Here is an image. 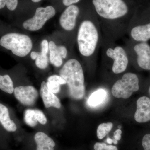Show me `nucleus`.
Returning <instances> with one entry per match:
<instances>
[{
    "label": "nucleus",
    "instance_id": "nucleus-22",
    "mask_svg": "<svg viewBox=\"0 0 150 150\" xmlns=\"http://www.w3.org/2000/svg\"><path fill=\"white\" fill-rule=\"evenodd\" d=\"M18 4V0H0V10L7 7L9 10L14 11Z\"/></svg>",
    "mask_w": 150,
    "mask_h": 150
},
{
    "label": "nucleus",
    "instance_id": "nucleus-8",
    "mask_svg": "<svg viewBox=\"0 0 150 150\" xmlns=\"http://www.w3.org/2000/svg\"><path fill=\"white\" fill-rule=\"evenodd\" d=\"M15 97L22 104L27 106H32L35 104L38 93L37 90L32 86H19L14 90Z\"/></svg>",
    "mask_w": 150,
    "mask_h": 150
},
{
    "label": "nucleus",
    "instance_id": "nucleus-12",
    "mask_svg": "<svg viewBox=\"0 0 150 150\" xmlns=\"http://www.w3.org/2000/svg\"><path fill=\"white\" fill-rule=\"evenodd\" d=\"M137 109L134 118L138 123H146L150 121V99L146 96H142L138 99Z\"/></svg>",
    "mask_w": 150,
    "mask_h": 150
},
{
    "label": "nucleus",
    "instance_id": "nucleus-5",
    "mask_svg": "<svg viewBox=\"0 0 150 150\" xmlns=\"http://www.w3.org/2000/svg\"><path fill=\"white\" fill-rule=\"evenodd\" d=\"M104 56L112 60V72L115 74L124 72L129 63V55L123 47L115 45L113 41L104 39Z\"/></svg>",
    "mask_w": 150,
    "mask_h": 150
},
{
    "label": "nucleus",
    "instance_id": "nucleus-2",
    "mask_svg": "<svg viewBox=\"0 0 150 150\" xmlns=\"http://www.w3.org/2000/svg\"><path fill=\"white\" fill-rule=\"evenodd\" d=\"M101 28L97 17L87 19L79 27L77 41L79 51L83 57H96L102 42Z\"/></svg>",
    "mask_w": 150,
    "mask_h": 150
},
{
    "label": "nucleus",
    "instance_id": "nucleus-31",
    "mask_svg": "<svg viewBox=\"0 0 150 150\" xmlns=\"http://www.w3.org/2000/svg\"><path fill=\"white\" fill-rule=\"evenodd\" d=\"M107 143L109 144H111L113 143V140L110 138H108L107 139Z\"/></svg>",
    "mask_w": 150,
    "mask_h": 150
},
{
    "label": "nucleus",
    "instance_id": "nucleus-24",
    "mask_svg": "<svg viewBox=\"0 0 150 150\" xmlns=\"http://www.w3.org/2000/svg\"><path fill=\"white\" fill-rule=\"evenodd\" d=\"M34 111L38 121L42 125L46 124L47 122V119L43 112L38 109H35Z\"/></svg>",
    "mask_w": 150,
    "mask_h": 150
},
{
    "label": "nucleus",
    "instance_id": "nucleus-11",
    "mask_svg": "<svg viewBox=\"0 0 150 150\" xmlns=\"http://www.w3.org/2000/svg\"><path fill=\"white\" fill-rule=\"evenodd\" d=\"M131 39L137 42H147L150 40V22L137 25H130L127 33Z\"/></svg>",
    "mask_w": 150,
    "mask_h": 150
},
{
    "label": "nucleus",
    "instance_id": "nucleus-30",
    "mask_svg": "<svg viewBox=\"0 0 150 150\" xmlns=\"http://www.w3.org/2000/svg\"><path fill=\"white\" fill-rule=\"evenodd\" d=\"M104 150H118V149L115 146L109 145L105 146Z\"/></svg>",
    "mask_w": 150,
    "mask_h": 150
},
{
    "label": "nucleus",
    "instance_id": "nucleus-20",
    "mask_svg": "<svg viewBox=\"0 0 150 150\" xmlns=\"http://www.w3.org/2000/svg\"><path fill=\"white\" fill-rule=\"evenodd\" d=\"M24 121L26 124L31 127H34L38 124L35 111L33 109H28L24 112Z\"/></svg>",
    "mask_w": 150,
    "mask_h": 150
},
{
    "label": "nucleus",
    "instance_id": "nucleus-28",
    "mask_svg": "<svg viewBox=\"0 0 150 150\" xmlns=\"http://www.w3.org/2000/svg\"><path fill=\"white\" fill-rule=\"evenodd\" d=\"M80 0H63V3L64 5L69 6L79 2Z\"/></svg>",
    "mask_w": 150,
    "mask_h": 150
},
{
    "label": "nucleus",
    "instance_id": "nucleus-23",
    "mask_svg": "<svg viewBox=\"0 0 150 150\" xmlns=\"http://www.w3.org/2000/svg\"><path fill=\"white\" fill-rule=\"evenodd\" d=\"M46 85L48 90L54 93H58L61 89V85L53 81H48Z\"/></svg>",
    "mask_w": 150,
    "mask_h": 150
},
{
    "label": "nucleus",
    "instance_id": "nucleus-17",
    "mask_svg": "<svg viewBox=\"0 0 150 150\" xmlns=\"http://www.w3.org/2000/svg\"><path fill=\"white\" fill-rule=\"evenodd\" d=\"M0 123L6 131L14 132L17 128L16 123L11 119L8 108L2 103H0Z\"/></svg>",
    "mask_w": 150,
    "mask_h": 150
},
{
    "label": "nucleus",
    "instance_id": "nucleus-34",
    "mask_svg": "<svg viewBox=\"0 0 150 150\" xmlns=\"http://www.w3.org/2000/svg\"><path fill=\"white\" fill-rule=\"evenodd\" d=\"M149 92H150V87L149 88Z\"/></svg>",
    "mask_w": 150,
    "mask_h": 150
},
{
    "label": "nucleus",
    "instance_id": "nucleus-26",
    "mask_svg": "<svg viewBox=\"0 0 150 150\" xmlns=\"http://www.w3.org/2000/svg\"><path fill=\"white\" fill-rule=\"evenodd\" d=\"M142 145L144 150H150V134H147L144 136Z\"/></svg>",
    "mask_w": 150,
    "mask_h": 150
},
{
    "label": "nucleus",
    "instance_id": "nucleus-6",
    "mask_svg": "<svg viewBox=\"0 0 150 150\" xmlns=\"http://www.w3.org/2000/svg\"><path fill=\"white\" fill-rule=\"evenodd\" d=\"M139 89V79L136 74L127 73L123 75L121 79L114 84L111 90L112 95L116 98L127 99L133 93Z\"/></svg>",
    "mask_w": 150,
    "mask_h": 150
},
{
    "label": "nucleus",
    "instance_id": "nucleus-21",
    "mask_svg": "<svg viewBox=\"0 0 150 150\" xmlns=\"http://www.w3.org/2000/svg\"><path fill=\"white\" fill-rule=\"evenodd\" d=\"M113 124L111 122L103 123L100 124L98 127L97 130V135L99 139H102L109 133L112 129Z\"/></svg>",
    "mask_w": 150,
    "mask_h": 150
},
{
    "label": "nucleus",
    "instance_id": "nucleus-1",
    "mask_svg": "<svg viewBox=\"0 0 150 150\" xmlns=\"http://www.w3.org/2000/svg\"><path fill=\"white\" fill-rule=\"evenodd\" d=\"M104 39L114 41L127 33L129 6L124 0H92Z\"/></svg>",
    "mask_w": 150,
    "mask_h": 150
},
{
    "label": "nucleus",
    "instance_id": "nucleus-3",
    "mask_svg": "<svg viewBox=\"0 0 150 150\" xmlns=\"http://www.w3.org/2000/svg\"><path fill=\"white\" fill-rule=\"evenodd\" d=\"M59 74L66 81L70 97L75 100L82 99L85 94V86L83 69L80 62L77 59H69Z\"/></svg>",
    "mask_w": 150,
    "mask_h": 150
},
{
    "label": "nucleus",
    "instance_id": "nucleus-9",
    "mask_svg": "<svg viewBox=\"0 0 150 150\" xmlns=\"http://www.w3.org/2000/svg\"><path fill=\"white\" fill-rule=\"evenodd\" d=\"M79 12V8L77 6L72 5L67 7L60 17L59 22L61 26L67 31L73 30Z\"/></svg>",
    "mask_w": 150,
    "mask_h": 150
},
{
    "label": "nucleus",
    "instance_id": "nucleus-16",
    "mask_svg": "<svg viewBox=\"0 0 150 150\" xmlns=\"http://www.w3.org/2000/svg\"><path fill=\"white\" fill-rule=\"evenodd\" d=\"M33 139L35 144V150H55L56 142L45 133L37 132Z\"/></svg>",
    "mask_w": 150,
    "mask_h": 150
},
{
    "label": "nucleus",
    "instance_id": "nucleus-33",
    "mask_svg": "<svg viewBox=\"0 0 150 150\" xmlns=\"http://www.w3.org/2000/svg\"><path fill=\"white\" fill-rule=\"evenodd\" d=\"M41 1V0H32L33 2L35 3L39 2L40 1Z\"/></svg>",
    "mask_w": 150,
    "mask_h": 150
},
{
    "label": "nucleus",
    "instance_id": "nucleus-19",
    "mask_svg": "<svg viewBox=\"0 0 150 150\" xmlns=\"http://www.w3.org/2000/svg\"><path fill=\"white\" fill-rule=\"evenodd\" d=\"M0 89L9 94H12L14 92V88L13 81L8 75H0Z\"/></svg>",
    "mask_w": 150,
    "mask_h": 150
},
{
    "label": "nucleus",
    "instance_id": "nucleus-13",
    "mask_svg": "<svg viewBox=\"0 0 150 150\" xmlns=\"http://www.w3.org/2000/svg\"><path fill=\"white\" fill-rule=\"evenodd\" d=\"M50 61L51 64L56 67H61L63 64V59H66L67 56V48L64 46H56L54 41L49 43Z\"/></svg>",
    "mask_w": 150,
    "mask_h": 150
},
{
    "label": "nucleus",
    "instance_id": "nucleus-4",
    "mask_svg": "<svg viewBox=\"0 0 150 150\" xmlns=\"http://www.w3.org/2000/svg\"><path fill=\"white\" fill-rule=\"evenodd\" d=\"M0 46L11 51L15 56H27L32 48V42L29 36L24 34L9 33L0 38Z\"/></svg>",
    "mask_w": 150,
    "mask_h": 150
},
{
    "label": "nucleus",
    "instance_id": "nucleus-27",
    "mask_svg": "<svg viewBox=\"0 0 150 150\" xmlns=\"http://www.w3.org/2000/svg\"><path fill=\"white\" fill-rule=\"evenodd\" d=\"M106 144L105 143H96L94 146L95 150H104Z\"/></svg>",
    "mask_w": 150,
    "mask_h": 150
},
{
    "label": "nucleus",
    "instance_id": "nucleus-14",
    "mask_svg": "<svg viewBox=\"0 0 150 150\" xmlns=\"http://www.w3.org/2000/svg\"><path fill=\"white\" fill-rule=\"evenodd\" d=\"M40 93L44 105L46 108L51 107L56 108L58 109L61 108L60 100L55 94L48 90L46 83L45 81H43L41 83Z\"/></svg>",
    "mask_w": 150,
    "mask_h": 150
},
{
    "label": "nucleus",
    "instance_id": "nucleus-18",
    "mask_svg": "<svg viewBox=\"0 0 150 150\" xmlns=\"http://www.w3.org/2000/svg\"><path fill=\"white\" fill-rule=\"evenodd\" d=\"M107 97V91L103 89H99L91 95L87 103L90 107H96L102 104Z\"/></svg>",
    "mask_w": 150,
    "mask_h": 150
},
{
    "label": "nucleus",
    "instance_id": "nucleus-32",
    "mask_svg": "<svg viewBox=\"0 0 150 150\" xmlns=\"http://www.w3.org/2000/svg\"><path fill=\"white\" fill-rule=\"evenodd\" d=\"M113 143L114 144H118V141L114 139V140H113Z\"/></svg>",
    "mask_w": 150,
    "mask_h": 150
},
{
    "label": "nucleus",
    "instance_id": "nucleus-7",
    "mask_svg": "<svg viewBox=\"0 0 150 150\" xmlns=\"http://www.w3.org/2000/svg\"><path fill=\"white\" fill-rule=\"evenodd\" d=\"M56 13V10L52 6L38 8L34 16L25 21L23 26L30 31H37L43 27L47 21L54 17Z\"/></svg>",
    "mask_w": 150,
    "mask_h": 150
},
{
    "label": "nucleus",
    "instance_id": "nucleus-10",
    "mask_svg": "<svg viewBox=\"0 0 150 150\" xmlns=\"http://www.w3.org/2000/svg\"><path fill=\"white\" fill-rule=\"evenodd\" d=\"M140 68L150 70V45L147 42H137L133 47Z\"/></svg>",
    "mask_w": 150,
    "mask_h": 150
},
{
    "label": "nucleus",
    "instance_id": "nucleus-29",
    "mask_svg": "<svg viewBox=\"0 0 150 150\" xmlns=\"http://www.w3.org/2000/svg\"><path fill=\"white\" fill-rule=\"evenodd\" d=\"M122 134V131L120 129L116 130L114 133V138L117 141H119L121 139V135Z\"/></svg>",
    "mask_w": 150,
    "mask_h": 150
},
{
    "label": "nucleus",
    "instance_id": "nucleus-15",
    "mask_svg": "<svg viewBox=\"0 0 150 150\" xmlns=\"http://www.w3.org/2000/svg\"><path fill=\"white\" fill-rule=\"evenodd\" d=\"M41 51L40 53L33 51L30 57L33 60H35V65L40 69H45L48 67V57L47 56L49 51V43L46 40H43L41 43Z\"/></svg>",
    "mask_w": 150,
    "mask_h": 150
},
{
    "label": "nucleus",
    "instance_id": "nucleus-25",
    "mask_svg": "<svg viewBox=\"0 0 150 150\" xmlns=\"http://www.w3.org/2000/svg\"><path fill=\"white\" fill-rule=\"evenodd\" d=\"M48 81H53L58 83L60 85H64L67 84L66 81L61 76L58 75H53L49 77L48 79Z\"/></svg>",
    "mask_w": 150,
    "mask_h": 150
}]
</instances>
